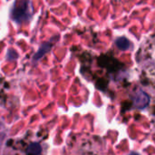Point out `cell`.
Here are the masks:
<instances>
[{"mask_svg": "<svg viewBox=\"0 0 155 155\" xmlns=\"http://www.w3.org/2000/svg\"><path fill=\"white\" fill-rule=\"evenodd\" d=\"M33 15V7L30 0H16L13 5L11 16L17 22L22 23L31 18Z\"/></svg>", "mask_w": 155, "mask_h": 155, "instance_id": "cell-1", "label": "cell"}, {"mask_svg": "<svg viewBox=\"0 0 155 155\" xmlns=\"http://www.w3.org/2000/svg\"><path fill=\"white\" fill-rule=\"evenodd\" d=\"M150 103V97L143 91H138L134 98V105L139 109H144Z\"/></svg>", "mask_w": 155, "mask_h": 155, "instance_id": "cell-2", "label": "cell"}, {"mask_svg": "<svg viewBox=\"0 0 155 155\" xmlns=\"http://www.w3.org/2000/svg\"><path fill=\"white\" fill-rule=\"evenodd\" d=\"M130 45H131L130 41L127 38H125V37H120V38H118L116 40V45H117V47L119 49L123 50V51H125V50L129 49Z\"/></svg>", "mask_w": 155, "mask_h": 155, "instance_id": "cell-3", "label": "cell"}, {"mask_svg": "<svg viewBox=\"0 0 155 155\" xmlns=\"http://www.w3.org/2000/svg\"><path fill=\"white\" fill-rule=\"evenodd\" d=\"M41 153V146L38 143H31L26 149V155H38Z\"/></svg>", "mask_w": 155, "mask_h": 155, "instance_id": "cell-4", "label": "cell"}, {"mask_svg": "<svg viewBox=\"0 0 155 155\" xmlns=\"http://www.w3.org/2000/svg\"><path fill=\"white\" fill-rule=\"evenodd\" d=\"M51 48V45H48V44H44L40 49L38 50V52L36 53V54H35V60H38L39 58H41L43 55H45Z\"/></svg>", "mask_w": 155, "mask_h": 155, "instance_id": "cell-5", "label": "cell"}, {"mask_svg": "<svg viewBox=\"0 0 155 155\" xmlns=\"http://www.w3.org/2000/svg\"><path fill=\"white\" fill-rule=\"evenodd\" d=\"M130 155H140L139 153H131Z\"/></svg>", "mask_w": 155, "mask_h": 155, "instance_id": "cell-6", "label": "cell"}]
</instances>
